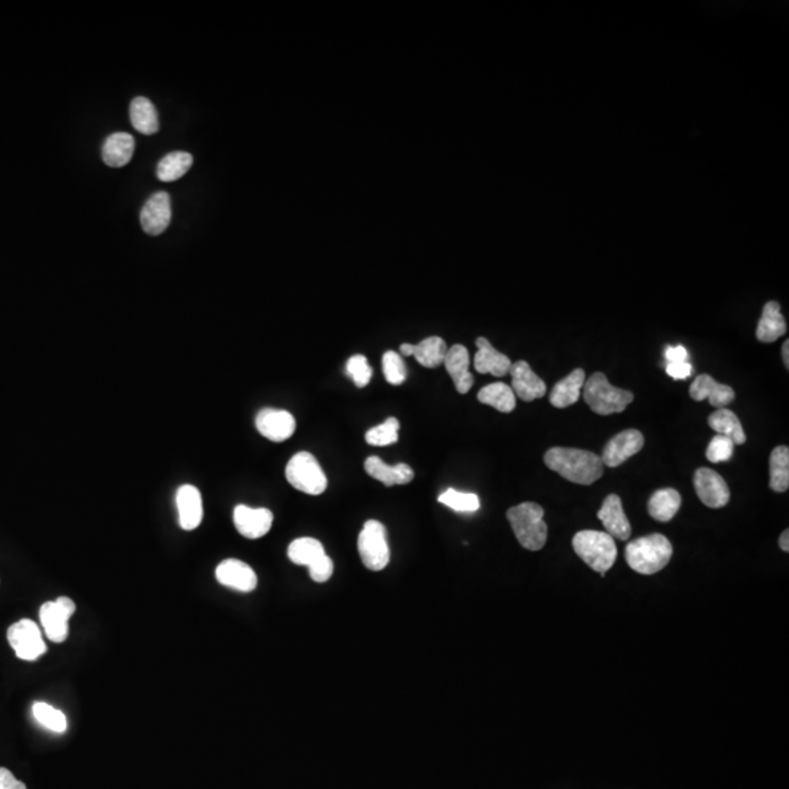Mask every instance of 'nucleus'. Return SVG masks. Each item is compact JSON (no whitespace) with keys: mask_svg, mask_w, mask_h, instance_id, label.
<instances>
[{"mask_svg":"<svg viewBox=\"0 0 789 789\" xmlns=\"http://www.w3.org/2000/svg\"><path fill=\"white\" fill-rule=\"evenodd\" d=\"M544 463L551 471L574 484H593L604 473L601 456L574 447H551L546 452Z\"/></svg>","mask_w":789,"mask_h":789,"instance_id":"obj_1","label":"nucleus"},{"mask_svg":"<svg viewBox=\"0 0 789 789\" xmlns=\"http://www.w3.org/2000/svg\"><path fill=\"white\" fill-rule=\"evenodd\" d=\"M673 557L670 539L661 534L635 539L626 547V562L640 574H655L661 572Z\"/></svg>","mask_w":789,"mask_h":789,"instance_id":"obj_2","label":"nucleus"},{"mask_svg":"<svg viewBox=\"0 0 789 789\" xmlns=\"http://www.w3.org/2000/svg\"><path fill=\"white\" fill-rule=\"evenodd\" d=\"M509 524L522 547L539 551L547 543L548 528L544 522V509L532 501H525L508 510Z\"/></svg>","mask_w":789,"mask_h":789,"instance_id":"obj_3","label":"nucleus"},{"mask_svg":"<svg viewBox=\"0 0 789 789\" xmlns=\"http://www.w3.org/2000/svg\"><path fill=\"white\" fill-rule=\"evenodd\" d=\"M573 550L583 562L604 578L617 560L614 538L607 532L581 531L572 541Z\"/></svg>","mask_w":789,"mask_h":789,"instance_id":"obj_4","label":"nucleus"},{"mask_svg":"<svg viewBox=\"0 0 789 789\" xmlns=\"http://www.w3.org/2000/svg\"><path fill=\"white\" fill-rule=\"evenodd\" d=\"M583 397L586 404L590 405L598 416H611L620 414L628 408L635 399V395L630 390H619L610 383L604 373H593L583 385Z\"/></svg>","mask_w":789,"mask_h":789,"instance_id":"obj_5","label":"nucleus"},{"mask_svg":"<svg viewBox=\"0 0 789 789\" xmlns=\"http://www.w3.org/2000/svg\"><path fill=\"white\" fill-rule=\"evenodd\" d=\"M287 482L301 493L319 496L327 487V478L317 459L308 452H298L285 468Z\"/></svg>","mask_w":789,"mask_h":789,"instance_id":"obj_6","label":"nucleus"},{"mask_svg":"<svg viewBox=\"0 0 789 789\" xmlns=\"http://www.w3.org/2000/svg\"><path fill=\"white\" fill-rule=\"evenodd\" d=\"M386 537L385 525L379 520H367L358 534V555L372 572H381L390 564V550Z\"/></svg>","mask_w":789,"mask_h":789,"instance_id":"obj_7","label":"nucleus"},{"mask_svg":"<svg viewBox=\"0 0 789 789\" xmlns=\"http://www.w3.org/2000/svg\"><path fill=\"white\" fill-rule=\"evenodd\" d=\"M77 611V604L68 597L44 602L40 609V621L49 640L62 643L69 635V620Z\"/></svg>","mask_w":789,"mask_h":789,"instance_id":"obj_8","label":"nucleus"},{"mask_svg":"<svg viewBox=\"0 0 789 789\" xmlns=\"http://www.w3.org/2000/svg\"><path fill=\"white\" fill-rule=\"evenodd\" d=\"M8 642L18 658L35 661L46 654V642L37 623L28 619L16 621L8 628Z\"/></svg>","mask_w":789,"mask_h":789,"instance_id":"obj_9","label":"nucleus"},{"mask_svg":"<svg viewBox=\"0 0 789 789\" xmlns=\"http://www.w3.org/2000/svg\"><path fill=\"white\" fill-rule=\"evenodd\" d=\"M694 490L703 505L708 508L720 509L729 501V489L724 478L711 468H699L694 472Z\"/></svg>","mask_w":789,"mask_h":789,"instance_id":"obj_10","label":"nucleus"},{"mask_svg":"<svg viewBox=\"0 0 789 789\" xmlns=\"http://www.w3.org/2000/svg\"><path fill=\"white\" fill-rule=\"evenodd\" d=\"M643 445H645V437H643L642 433L639 430H635V428H628V430H624V432L614 436L607 443V446L604 447V452H602V456H601V461H602L604 466L617 468V466L626 463L631 456L639 454L642 451Z\"/></svg>","mask_w":789,"mask_h":789,"instance_id":"obj_11","label":"nucleus"},{"mask_svg":"<svg viewBox=\"0 0 789 789\" xmlns=\"http://www.w3.org/2000/svg\"><path fill=\"white\" fill-rule=\"evenodd\" d=\"M233 519L240 536L249 539L262 538L274 524V515L270 509L249 508L246 505L235 506Z\"/></svg>","mask_w":789,"mask_h":789,"instance_id":"obj_12","label":"nucleus"},{"mask_svg":"<svg viewBox=\"0 0 789 789\" xmlns=\"http://www.w3.org/2000/svg\"><path fill=\"white\" fill-rule=\"evenodd\" d=\"M139 218L142 230L147 234L160 235L166 232L171 223V200L169 193H154L143 205Z\"/></svg>","mask_w":789,"mask_h":789,"instance_id":"obj_13","label":"nucleus"},{"mask_svg":"<svg viewBox=\"0 0 789 789\" xmlns=\"http://www.w3.org/2000/svg\"><path fill=\"white\" fill-rule=\"evenodd\" d=\"M256 428L271 442L281 443L296 432V420L284 409L265 408L256 416Z\"/></svg>","mask_w":789,"mask_h":789,"instance_id":"obj_14","label":"nucleus"},{"mask_svg":"<svg viewBox=\"0 0 789 789\" xmlns=\"http://www.w3.org/2000/svg\"><path fill=\"white\" fill-rule=\"evenodd\" d=\"M216 578L221 585L239 592H252L258 586V576L254 570L247 563L235 558H227L221 562L216 567Z\"/></svg>","mask_w":789,"mask_h":789,"instance_id":"obj_15","label":"nucleus"},{"mask_svg":"<svg viewBox=\"0 0 789 789\" xmlns=\"http://www.w3.org/2000/svg\"><path fill=\"white\" fill-rule=\"evenodd\" d=\"M509 373L512 376V390L515 397L520 398L524 402L539 399L547 393L546 381L538 378L531 366L524 360L512 364Z\"/></svg>","mask_w":789,"mask_h":789,"instance_id":"obj_16","label":"nucleus"},{"mask_svg":"<svg viewBox=\"0 0 789 789\" xmlns=\"http://www.w3.org/2000/svg\"><path fill=\"white\" fill-rule=\"evenodd\" d=\"M176 505H178L179 525L185 531H193L199 527L204 518V505H202V494L195 485H181L176 494Z\"/></svg>","mask_w":789,"mask_h":789,"instance_id":"obj_17","label":"nucleus"},{"mask_svg":"<svg viewBox=\"0 0 789 789\" xmlns=\"http://www.w3.org/2000/svg\"><path fill=\"white\" fill-rule=\"evenodd\" d=\"M689 393L692 399L697 402L709 399V404L718 409L725 408L736 398V392L731 386L720 385L709 374L697 376L690 386Z\"/></svg>","mask_w":789,"mask_h":789,"instance_id":"obj_18","label":"nucleus"},{"mask_svg":"<svg viewBox=\"0 0 789 789\" xmlns=\"http://www.w3.org/2000/svg\"><path fill=\"white\" fill-rule=\"evenodd\" d=\"M598 519L604 525L605 531L612 538L626 541L631 536V525L624 513L623 503L617 494H610L598 512Z\"/></svg>","mask_w":789,"mask_h":789,"instance_id":"obj_19","label":"nucleus"},{"mask_svg":"<svg viewBox=\"0 0 789 789\" xmlns=\"http://www.w3.org/2000/svg\"><path fill=\"white\" fill-rule=\"evenodd\" d=\"M447 373L454 381V388L461 395L470 392L473 386V376L470 372V353L461 344L447 348L446 357L443 362Z\"/></svg>","mask_w":789,"mask_h":789,"instance_id":"obj_20","label":"nucleus"},{"mask_svg":"<svg viewBox=\"0 0 789 789\" xmlns=\"http://www.w3.org/2000/svg\"><path fill=\"white\" fill-rule=\"evenodd\" d=\"M478 351L473 357V367L478 373L493 374L496 378H503L509 373L512 362L508 355L501 354L491 345L489 339L480 338L475 341Z\"/></svg>","mask_w":789,"mask_h":789,"instance_id":"obj_21","label":"nucleus"},{"mask_svg":"<svg viewBox=\"0 0 789 789\" xmlns=\"http://www.w3.org/2000/svg\"><path fill=\"white\" fill-rule=\"evenodd\" d=\"M364 470L370 477L383 482L386 487L409 484L414 480V471L407 463H398L390 466L383 463L379 456H370L364 463Z\"/></svg>","mask_w":789,"mask_h":789,"instance_id":"obj_22","label":"nucleus"},{"mask_svg":"<svg viewBox=\"0 0 789 789\" xmlns=\"http://www.w3.org/2000/svg\"><path fill=\"white\" fill-rule=\"evenodd\" d=\"M135 152V139L126 132H116L103 143V161L113 169H122L131 162Z\"/></svg>","mask_w":789,"mask_h":789,"instance_id":"obj_23","label":"nucleus"},{"mask_svg":"<svg viewBox=\"0 0 789 789\" xmlns=\"http://www.w3.org/2000/svg\"><path fill=\"white\" fill-rule=\"evenodd\" d=\"M585 385V370L574 369L569 376L558 381L550 392V404L555 408H567L576 404Z\"/></svg>","mask_w":789,"mask_h":789,"instance_id":"obj_24","label":"nucleus"},{"mask_svg":"<svg viewBox=\"0 0 789 789\" xmlns=\"http://www.w3.org/2000/svg\"><path fill=\"white\" fill-rule=\"evenodd\" d=\"M786 334V322L781 313V306L776 301H769L763 307V315L758 320L756 338L760 343H775Z\"/></svg>","mask_w":789,"mask_h":789,"instance_id":"obj_25","label":"nucleus"},{"mask_svg":"<svg viewBox=\"0 0 789 789\" xmlns=\"http://www.w3.org/2000/svg\"><path fill=\"white\" fill-rule=\"evenodd\" d=\"M682 508V496L677 490L663 489L655 491L647 501V512L658 522H670Z\"/></svg>","mask_w":789,"mask_h":789,"instance_id":"obj_26","label":"nucleus"},{"mask_svg":"<svg viewBox=\"0 0 789 789\" xmlns=\"http://www.w3.org/2000/svg\"><path fill=\"white\" fill-rule=\"evenodd\" d=\"M132 126L142 135H155L160 131L155 106L145 96H136L131 103Z\"/></svg>","mask_w":789,"mask_h":789,"instance_id":"obj_27","label":"nucleus"},{"mask_svg":"<svg viewBox=\"0 0 789 789\" xmlns=\"http://www.w3.org/2000/svg\"><path fill=\"white\" fill-rule=\"evenodd\" d=\"M708 423L718 435L725 436L728 439L732 440L734 445H744L748 440L741 421L731 409H716L713 414L709 416Z\"/></svg>","mask_w":789,"mask_h":789,"instance_id":"obj_28","label":"nucleus"},{"mask_svg":"<svg viewBox=\"0 0 789 789\" xmlns=\"http://www.w3.org/2000/svg\"><path fill=\"white\" fill-rule=\"evenodd\" d=\"M193 164V157L189 152L174 151L170 152L161 161L158 162L157 178L164 183L179 180L183 178Z\"/></svg>","mask_w":789,"mask_h":789,"instance_id":"obj_29","label":"nucleus"},{"mask_svg":"<svg viewBox=\"0 0 789 789\" xmlns=\"http://www.w3.org/2000/svg\"><path fill=\"white\" fill-rule=\"evenodd\" d=\"M326 555L319 539L297 538L289 546V558L298 566H313Z\"/></svg>","mask_w":789,"mask_h":789,"instance_id":"obj_30","label":"nucleus"},{"mask_svg":"<svg viewBox=\"0 0 789 789\" xmlns=\"http://www.w3.org/2000/svg\"><path fill=\"white\" fill-rule=\"evenodd\" d=\"M477 398L482 404L493 407L497 411L503 412V414H509V412H512L516 408V397L512 388L506 385V383H501V381L484 386L478 392Z\"/></svg>","mask_w":789,"mask_h":789,"instance_id":"obj_31","label":"nucleus"},{"mask_svg":"<svg viewBox=\"0 0 789 789\" xmlns=\"http://www.w3.org/2000/svg\"><path fill=\"white\" fill-rule=\"evenodd\" d=\"M447 345L445 339L440 336H430L421 341L418 345H414V354L417 362L427 369H436L442 366L446 357Z\"/></svg>","mask_w":789,"mask_h":789,"instance_id":"obj_32","label":"nucleus"},{"mask_svg":"<svg viewBox=\"0 0 789 789\" xmlns=\"http://www.w3.org/2000/svg\"><path fill=\"white\" fill-rule=\"evenodd\" d=\"M770 489L776 493H785L789 489V449L788 446L775 447L769 459Z\"/></svg>","mask_w":789,"mask_h":789,"instance_id":"obj_33","label":"nucleus"},{"mask_svg":"<svg viewBox=\"0 0 789 789\" xmlns=\"http://www.w3.org/2000/svg\"><path fill=\"white\" fill-rule=\"evenodd\" d=\"M32 715L35 720L49 731L63 734L68 729V718L59 709L53 708L44 702H35L32 705Z\"/></svg>","mask_w":789,"mask_h":789,"instance_id":"obj_34","label":"nucleus"},{"mask_svg":"<svg viewBox=\"0 0 789 789\" xmlns=\"http://www.w3.org/2000/svg\"><path fill=\"white\" fill-rule=\"evenodd\" d=\"M439 503L459 513L477 512L482 506L480 497L477 494L463 493V491L454 489L446 490L445 493L440 494Z\"/></svg>","mask_w":789,"mask_h":789,"instance_id":"obj_35","label":"nucleus"},{"mask_svg":"<svg viewBox=\"0 0 789 789\" xmlns=\"http://www.w3.org/2000/svg\"><path fill=\"white\" fill-rule=\"evenodd\" d=\"M398 430H399V421L395 417H390L385 423L370 428L366 433V442L372 446H390L398 442Z\"/></svg>","mask_w":789,"mask_h":789,"instance_id":"obj_36","label":"nucleus"},{"mask_svg":"<svg viewBox=\"0 0 789 789\" xmlns=\"http://www.w3.org/2000/svg\"><path fill=\"white\" fill-rule=\"evenodd\" d=\"M381 367H383L386 381L390 385H402L407 381L408 373H407L404 358L400 357L395 351H386L381 357Z\"/></svg>","mask_w":789,"mask_h":789,"instance_id":"obj_37","label":"nucleus"},{"mask_svg":"<svg viewBox=\"0 0 789 789\" xmlns=\"http://www.w3.org/2000/svg\"><path fill=\"white\" fill-rule=\"evenodd\" d=\"M347 374L357 388H366L373 376V369L364 355H353L347 362Z\"/></svg>","mask_w":789,"mask_h":789,"instance_id":"obj_38","label":"nucleus"},{"mask_svg":"<svg viewBox=\"0 0 789 789\" xmlns=\"http://www.w3.org/2000/svg\"><path fill=\"white\" fill-rule=\"evenodd\" d=\"M734 443L728 439L725 436L716 435L706 449V458L709 463H727L734 454Z\"/></svg>","mask_w":789,"mask_h":789,"instance_id":"obj_39","label":"nucleus"},{"mask_svg":"<svg viewBox=\"0 0 789 789\" xmlns=\"http://www.w3.org/2000/svg\"><path fill=\"white\" fill-rule=\"evenodd\" d=\"M308 574L317 583H325V582L329 581L334 574V562H332L331 557L325 555L322 560L308 567Z\"/></svg>","mask_w":789,"mask_h":789,"instance_id":"obj_40","label":"nucleus"},{"mask_svg":"<svg viewBox=\"0 0 789 789\" xmlns=\"http://www.w3.org/2000/svg\"><path fill=\"white\" fill-rule=\"evenodd\" d=\"M665 372L675 381H684L693 374V366L690 362H666Z\"/></svg>","mask_w":789,"mask_h":789,"instance_id":"obj_41","label":"nucleus"},{"mask_svg":"<svg viewBox=\"0 0 789 789\" xmlns=\"http://www.w3.org/2000/svg\"><path fill=\"white\" fill-rule=\"evenodd\" d=\"M0 789H27L23 782L18 781L11 770L0 767Z\"/></svg>","mask_w":789,"mask_h":789,"instance_id":"obj_42","label":"nucleus"},{"mask_svg":"<svg viewBox=\"0 0 789 789\" xmlns=\"http://www.w3.org/2000/svg\"><path fill=\"white\" fill-rule=\"evenodd\" d=\"M689 362V351L683 345H666L665 362Z\"/></svg>","mask_w":789,"mask_h":789,"instance_id":"obj_43","label":"nucleus"},{"mask_svg":"<svg viewBox=\"0 0 789 789\" xmlns=\"http://www.w3.org/2000/svg\"><path fill=\"white\" fill-rule=\"evenodd\" d=\"M779 547H781L782 551H785L788 553L789 551V531L785 529V531L782 532L781 537H779Z\"/></svg>","mask_w":789,"mask_h":789,"instance_id":"obj_44","label":"nucleus"},{"mask_svg":"<svg viewBox=\"0 0 789 789\" xmlns=\"http://www.w3.org/2000/svg\"><path fill=\"white\" fill-rule=\"evenodd\" d=\"M400 354L405 355V357H412V354H414V345H411V344H402L400 345Z\"/></svg>","mask_w":789,"mask_h":789,"instance_id":"obj_45","label":"nucleus"},{"mask_svg":"<svg viewBox=\"0 0 789 789\" xmlns=\"http://www.w3.org/2000/svg\"><path fill=\"white\" fill-rule=\"evenodd\" d=\"M782 357H784V364H785L786 369H789V341H785V344L782 345Z\"/></svg>","mask_w":789,"mask_h":789,"instance_id":"obj_46","label":"nucleus"}]
</instances>
